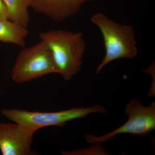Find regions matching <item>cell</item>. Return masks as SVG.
<instances>
[{
	"instance_id": "cell-5",
	"label": "cell",
	"mask_w": 155,
	"mask_h": 155,
	"mask_svg": "<svg viewBox=\"0 0 155 155\" xmlns=\"http://www.w3.org/2000/svg\"><path fill=\"white\" fill-rule=\"evenodd\" d=\"M125 113L128 118L125 124L112 132L101 136L86 135L87 142L103 143L116 135L123 134L143 137L155 129V102L144 107L137 100L131 99L126 106Z\"/></svg>"
},
{
	"instance_id": "cell-1",
	"label": "cell",
	"mask_w": 155,
	"mask_h": 155,
	"mask_svg": "<svg viewBox=\"0 0 155 155\" xmlns=\"http://www.w3.org/2000/svg\"><path fill=\"white\" fill-rule=\"evenodd\" d=\"M47 45L60 74L65 80L71 79L81 69L86 44L81 31L53 29L39 34Z\"/></svg>"
},
{
	"instance_id": "cell-10",
	"label": "cell",
	"mask_w": 155,
	"mask_h": 155,
	"mask_svg": "<svg viewBox=\"0 0 155 155\" xmlns=\"http://www.w3.org/2000/svg\"><path fill=\"white\" fill-rule=\"evenodd\" d=\"M0 19H8V11L3 0H0Z\"/></svg>"
},
{
	"instance_id": "cell-9",
	"label": "cell",
	"mask_w": 155,
	"mask_h": 155,
	"mask_svg": "<svg viewBox=\"0 0 155 155\" xmlns=\"http://www.w3.org/2000/svg\"><path fill=\"white\" fill-rule=\"evenodd\" d=\"M8 12V19L27 28L30 22L28 8L31 0H3Z\"/></svg>"
},
{
	"instance_id": "cell-2",
	"label": "cell",
	"mask_w": 155,
	"mask_h": 155,
	"mask_svg": "<svg viewBox=\"0 0 155 155\" xmlns=\"http://www.w3.org/2000/svg\"><path fill=\"white\" fill-rule=\"evenodd\" d=\"M91 20L101 31L105 49V54L97 67L96 75L115 60L136 57L138 49L135 30L132 25L115 22L101 12L92 15Z\"/></svg>"
},
{
	"instance_id": "cell-8",
	"label": "cell",
	"mask_w": 155,
	"mask_h": 155,
	"mask_svg": "<svg viewBox=\"0 0 155 155\" xmlns=\"http://www.w3.org/2000/svg\"><path fill=\"white\" fill-rule=\"evenodd\" d=\"M29 31L9 19H0V41L24 47Z\"/></svg>"
},
{
	"instance_id": "cell-6",
	"label": "cell",
	"mask_w": 155,
	"mask_h": 155,
	"mask_svg": "<svg viewBox=\"0 0 155 155\" xmlns=\"http://www.w3.org/2000/svg\"><path fill=\"white\" fill-rule=\"evenodd\" d=\"M36 130L18 123H0V150L3 155H31Z\"/></svg>"
},
{
	"instance_id": "cell-4",
	"label": "cell",
	"mask_w": 155,
	"mask_h": 155,
	"mask_svg": "<svg viewBox=\"0 0 155 155\" xmlns=\"http://www.w3.org/2000/svg\"><path fill=\"white\" fill-rule=\"evenodd\" d=\"M53 73L58 70L47 45L41 41L20 51L11 72L12 80L23 83Z\"/></svg>"
},
{
	"instance_id": "cell-7",
	"label": "cell",
	"mask_w": 155,
	"mask_h": 155,
	"mask_svg": "<svg viewBox=\"0 0 155 155\" xmlns=\"http://www.w3.org/2000/svg\"><path fill=\"white\" fill-rule=\"evenodd\" d=\"M96 0H31L30 8L52 20L61 22L80 11L84 3Z\"/></svg>"
},
{
	"instance_id": "cell-3",
	"label": "cell",
	"mask_w": 155,
	"mask_h": 155,
	"mask_svg": "<svg viewBox=\"0 0 155 155\" xmlns=\"http://www.w3.org/2000/svg\"><path fill=\"white\" fill-rule=\"evenodd\" d=\"M104 107L96 105L88 107L72 108L57 112H37L17 109H5L1 114L12 122L30 127L35 130L42 127L57 126L63 127L69 121L86 117L93 113H106Z\"/></svg>"
}]
</instances>
